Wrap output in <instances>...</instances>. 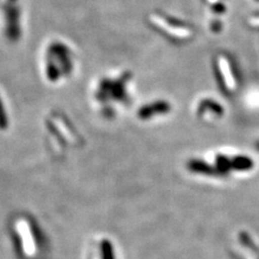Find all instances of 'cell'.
Here are the masks:
<instances>
[{
    "label": "cell",
    "instance_id": "6da1fadb",
    "mask_svg": "<svg viewBox=\"0 0 259 259\" xmlns=\"http://www.w3.org/2000/svg\"><path fill=\"white\" fill-rule=\"evenodd\" d=\"M19 229L21 231V236L23 240V245L24 249H25V253L28 256H31L35 253L36 244L34 242V236H32L31 229L29 228V225L25 221H21L19 224Z\"/></svg>",
    "mask_w": 259,
    "mask_h": 259
},
{
    "label": "cell",
    "instance_id": "7a4b0ae2",
    "mask_svg": "<svg viewBox=\"0 0 259 259\" xmlns=\"http://www.w3.org/2000/svg\"><path fill=\"white\" fill-rule=\"evenodd\" d=\"M169 110V105L167 103L164 102H160V103H156L153 105H149V106H145L140 110V117L143 119L149 118L155 113H159V112H166Z\"/></svg>",
    "mask_w": 259,
    "mask_h": 259
},
{
    "label": "cell",
    "instance_id": "3957f363",
    "mask_svg": "<svg viewBox=\"0 0 259 259\" xmlns=\"http://www.w3.org/2000/svg\"><path fill=\"white\" fill-rule=\"evenodd\" d=\"M189 168H191L194 172H200L203 174H208V175H217L218 173L217 169H214L212 166H209L208 164L204 163L203 161H199V160H192L188 163Z\"/></svg>",
    "mask_w": 259,
    "mask_h": 259
},
{
    "label": "cell",
    "instance_id": "277c9868",
    "mask_svg": "<svg viewBox=\"0 0 259 259\" xmlns=\"http://www.w3.org/2000/svg\"><path fill=\"white\" fill-rule=\"evenodd\" d=\"M231 166L238 171H246L253 166V162L246 157H237L231 160Z\"/></svg>",
    "mask_w": 259,
    "mask_h": 259
},
{
    "label": "cell",
    "instance_id": "5b68a950",
    "mask_svg": "<svg viewBox=\"0 0 259 259\" xmlns=\"http://www.w3.org/2000/svg\"><path fill=\"white\" fill-rule=\"evenodd\" d=\"M102 250L104 259H113V252L110 243L108 241H103L102 243Z\"/></svg>",
    "mask_w": 259,
    "mask_h": 259
},
{
    "label": "cell",
    "instance_id": "8992f818",
    "mask_svg": "<svg viewBox=\"0 0 259 259\" xmlns=\"http://www.w3.org/2000/svg\"><path fill=\"white\" fill-rule=\"evenodd\" d=\"M8 125V120H7V116L5 112V108L3 106L2 100H0V128H6Z\"/></svg>",
    "mask_w": 259,
    "mask_h": 259
}]
</instances>
